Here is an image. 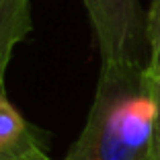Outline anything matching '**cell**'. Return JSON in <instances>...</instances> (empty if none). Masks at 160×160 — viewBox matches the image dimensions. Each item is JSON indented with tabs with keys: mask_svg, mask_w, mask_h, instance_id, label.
Listing matches in <instances>:
<instances>
[{
	"mask_svg": "<svg viewBox=\"0 0 160 160\" xmlns=\"http://www.w3.org/2000/svg\"><path fill=\"white\" fill-rule=\"evenodd\" d=\"M154 132L146 64H101L88 117L66 160H154Z\"/></svg>",
	"mask_w": 160,
	"mask_h": 160,
	"instance_id": "obj_1",
	"label": "cell"
},
{
	"mask_svg": "<svg viewBox=\"0 0 160 160\" xmlns=\"http://www.w3.org/2000/svg\"><path fill=\"white\" fill-rule=\"evenodd\" d=\"M17 160H53V158H49L43 150H37V152H31V154L23 156V158H17Z\"/></svg>",
	"mask_w": 160,
	"mask_h": 160,
	"instance_id": "obj_7",
	"label": "cell"
},
{
	"mask_svg": "<svg viewBox=\"0 0 160 160\" xmlns=\"http://www.w3.org/2000/svg\"><path fill=\"white\" fill-rule=\"evenodd\" d=\"M31 29L33 21L29 0H0V92H4V78L14 47Z\"/></svg>",
	"mask_w": 160,
	"mask_h": 160,
	"instance_id": "obj_4",
	"label": "cell"
},
{
	"mask_svg": "<svg viewBox=\"0 0 160 160\" xmlns=\"http://www.w3.org/2000/svg\"><path fill=\"white\" fill-rule=\"evenodd\" d=\"M101 52V64L140 62L146 19L140 0H82Z\"/></svg>",
	"mask_w": 160,
	"mask_h": 160,
	"instance_id": "obj_2",
	"label": "cell"
},
{
	"mask_svg": "<svg viewBox=\"0 0 160 160\" xmlns=\"http://www.w3.org/2000/svg\"><path fill=\"white\" fill-rule=\"evenodd\" d=\"M156 160H160V158H156Z\"/></svg>",
	"mask_w": 160,
	"mask_h": 160,
	"instance_id": "obj_8",
	"label": "cell"
},
{
	"mask_svg": "<svg viewBox=\"0 0 160 160\" xmlns=\"http://www.w3.org/2000/svg\"><path fill=\"white\" fill-rule=\"evenodd\" d=\"M152 82V92L156 101V132H154V160L160 158V72L158 74H148Z\"/></svg>",
	"mask_w": 160,
	"mask_h": 160,
	"instance_id": "obj_6",
	"label": "cell"
},
{
	"mask_svg": "<svg viewBox=\"0 0 160 160\" xmlns=\"http://www.w3.org/2000/svg\"><path fill=\"white\" fill-rule=\"evenodd\" d=\"M146 43L150 47V58L146 64L148 74L160 72V0H154L146 14Z\"/></svg>",
	"mask_w": 160,
	"mask_h": 160,
	"instance_id": "obj_5",
	"label": "cell"
},
{
	"mask_svg": "<svg viewBox=\"0 0 160 160\" xmlns=\"http://www.w3.org/2000/svg\"><path fill=\"white\" fill-rule=\"evenodd\" d=\"M39 132L12 107L6 92H0V160H17L43 150Z\"/></svg>",
	"mask_w": 160,
	"mask_h": 160,
	"instance_id": "obj_3",
	"label": "cell"
}]
</instances>
